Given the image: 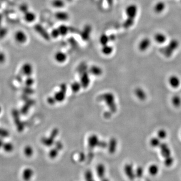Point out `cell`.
<instances>
[{
  "instance_id": "obj_19",
  "label": "cell",
  "mask_w": 181,
  "mask_h": 181,
  "mask_svg": "<svg viewBox=\"0 0 181 181\" xmlns=\"http://www.w3.org/2000/svg\"><path fill=\"white\" fill-rule=\"evenodd\" d=\"M166 8V4L163 2L159 1L154 7V11L158 14L162 12Z\"/></svg>"
},
{
  "instance_id": "obj_41",
  "label": "cell",
  "mask_w": 181,
  "mask_h": 181,
  "mask_svg": "<svg viewBox=\"0 0 181 181\" xmlns=\"http://www.w3.org/2000/svg\"><path fill=\"white\" fill-rule=\"evenodd\" d=\"M1 112H2L1 107L0 106V114H1Z\"/></svg>"
},
{
  "instance_id": "obj_33",
  "label": "cell",
  "mask_w": 181,
  "mask_h": 181,
  "mask_svg": "<svg viewBox=\"0 0 181 181\" xmlns=\"http://www.w3.org/2000/svg\"><path fill=\"white\" fill-rule=\"evenodd\" d=\"M8 132L7 131V130H3L2 128H0V138H7L8 136Z\"/></svg>"
},
{
  "instance_id": "obj_16",
  "label": "cell",
  "mask_w": 181,
  "mask_h": 181,
  "mask_svg": "<svg viewBox=\"0 0 181 181\" xmlns=\"http://www.w3.org/2000/svg\"><path fill=\"white\" fill-rule=\"evenodd\" d=\"M34 175V172L30 168H26L23 171L22 178L25 181H29Z\"/></svg>"
},
{
  "instance_id": "obj_21",
  "label": "cell",
  "mask_w": 181,
  "mask_h": 181,
  "mask_svg": "<svg viewBox=\"0 0 181 181\" xmlns=\"http://www.w3.org/2000/svg\"><path fill=\"white\" fill-rule=\"evenodd\" d=\"M110 41V39L109 36L107 35L105 33L101 34L100 36L99 39L100 44V45H101V46H103V45L109 44Z\"/></svg>"
},
{
  "instance_id": "obj_39",
  "label": "cell",
  "mask_w": 181,
  "mask_h": 181,
  "mask_svg": "<svg viewBox=\"0 0 181 181\" xmlns=\"http://www.w3.org/2000/svg\"><path fill=\"white\" fill-rule=\"evenodd\" d=\"M4 142H3V139L2 138H0V148L3 147V144H4Z\"/></svg>"
},
{
  "instance_id": "obj_12",
  "label": "cell",
  "mask_w": 181,
  "mask_h": 181,
  "mask_svg": "<svg viewBox=\"0 0 181 181\" xmlns=\"http://www.w3.org/2000/svg\"><path fill=\"white\" fill-rule=\"evenodd\" d=\"M21 72L24 76H30L33 72L32 65L30 63H25L21 67Z\"/></svg>"
},
{
  "instance_id": "obj_35",
  "label": "cell",
  "mask_w": 181,
  "mask_h": 181,
  "mask_svg": "<svg viewBox=\"0 0 181 181\" xmlns=\"http://www.w3.org/2000/svg\"><path fill=\"white\" fill-rule=\"evenodd\" d=\"M6 60V56L4 52L0 51V64H2L4 63Z\"/></svg>"
},
{
  "instance_id": "obj_22",
  "label": "cell",
  "mask_w": 181,
  "mask_h": 181,
  "mask_svg": "<svg viewBox=\"0 0 181 181\" xmlns=\"http://www.w3.org/2000/svg\"><path fill=\"white\" fill-rule=\"evenodd\" d=\"M171 102L175 107H179L181 105V98L180 96L175 95L172 97Z\"/></svg>"
},
{
  "instance_id": "obj_23",
  "label": "cell",
  "mask_w": 181,
  "mask_h": 181,
  "mask_svg": "<svg viewBox=\"0 0 181 181\" xmlns=\"http://www.w3.org/2000/svg\"><path fill=\"white\" fill-rule=\"evenodd\" d=\"M85 181H96L93 173L90 170H88L84 174Z\"/></svg>"
},
{
  "instance_id": "obj_38",
  "label": "cell",
  "mask_w": 181,
  "mask_h": 181,
  "mask_svg": "<svg viewBox=\"0 0 181 181\" xmlns=\"http://www.w3.org/2000/svg\"><path fill=\"white\" fill-rule=\"evenodd\" d=\"M99 180L100 181H110V180H109V178H108L107 176L103 177L102 178L100 179Z\"/></svg>"
},
{
  "instance_id": "obj_17",
  "label": "cell",
  "mask_w": 181,
  "mask_h": 181,
  "mask_svg": "<svg viewBox=\"0 0 181 181\" xmlns=\"http://www.w3.org/2000/svg\"><path fill=\"white\" fill-rule=\"evenodd\" d=\"M155 41L158 44H163L167 41V37L165 34L162 33H157L154 35Z\"/></svg>"
},
{
  "instance_id": "obj_3",
  "label": "cell",
  "mask_w": 181,
  "mask_h": 181,
  "mask_svg": "<svg viewBox=\"0 0 181 181\" xmlns=\"http://www.w3.org/2000/svg\"><path fill=\"white\" fill-rule=\"evenodd\" d=\"M123 172L130 181H134L136 178V171L132 163H126L123 167Z\"/></svg>"
},
{
  "instance_id": "obj_8",
  "label": "cell",
  "mask_w": 181,
  "mask_h": 181,
  "mask_svg": "<svg viewBox=\"0 0 181 181\" xmlns=\"http://www.w3.org/2000/svg\"><path fill=\"white\" fill-rule=\"evenodd\" d=\"M169 83L173 88H178L181 84V80L176 75H172L169 78Z\"/></svg>"
},
{
  "instance_id": "obj_7",
  "label": "cell",
  "mask_w": 181,
  "mask_h": 181,
  "mask_svg": "<svg viewBox=\"0 0 181 181\" xmlns=\"http://www.w3.org/2000/svg\"><path fill=\"white\" fill-rule=\"evenodd\" d=\"M151 44V41L150 39L147 37H146L140 40L138 44V49L140 51L143 52L149 49Z\"/></svg>"
},
{
  "instance_id": "obj_4",
  "label": "cell",
  "mask_w": 181,
  "mask_h": 181,
  "mask_svg": "<svg viewBox=\"0 0 181 181\" xmlns=\"http://www.w3.org/2000/svg\"><path fill=\"white\" fill-rule=\"evenodd\" d=\"M34 30L42 38L46 40L47 41H49L51 40V34H49L46 29L39 24H36L34 27Z\"/></svg>"
},
{
  "instance_id": "obj_18",
  "label": "cell",
  "mask_w": 181,
  "mask_h": 181,
  "mask_svg": "<svg viewBox=\"0 0 181 181\" xmlns=\"http://www.w3.org/2000/svg\"><path fill=\"white\" fill-rule=\"evenodd\" d=\"M135 94L136 95V97L142 101H144L147 98V95L146 92L140 88H136V90H135Z\"/></svg>"
},
{
  "instance_id": "obj_28",
  "label": "cell",
  "mask_w": 181,
  "mask_h": 181,
  "mask_svg": "<svg viewBox=\"0 0 181 181\" xmlns=\"http://www.w3.org/2000/svg\"><path fill=\"white\" fill-rule=\"evenodd\" d=\"M24 154L26 157H31L33 154V150L30 146H27L24 149Z\"/></svg>"
},
{
  "instance_id": "obj_25",
  "label": "cell",
  "mask_w": 181,
  "mask_h": 181,
  "mask_svg": "<svg viewBox=\"0 0 181 181\" xmlns=\"http://www.w3.org/2000/svg\"><path fill=\"white\" fill-rule=\"evenodd\" d=\"M57 28L59 29L61 36L66 35L69 32V28L65 25H61L60 26H59Z\"/></svg>"
},
{
  "instance_id": "obj_43",
  "label": "cell",
  "mask_w": 181,
  "mask_h": 181,
  "mask_svg": "<svg viewBox=\"0 0 181 181\" xmlns=\"http://www.w3.org/2000/svg\"></svg>"
},
{
  "instance_id": "obj_37",
  "label": "cell",
  "mask_w": 181,
  "mask_h": 181,
  "mask_svg": "<svg viewBox=\"0 0 181 181\" xmlns=\"http://www.w3.org/2000/svg\"><path fill=\"white\" fill-rule=\"evenodd\" d=\"M33 79H32L31 78H30L29 76H28V78L26 79V80H25V84H26V86H31L32 84H33Z\"/></svg>"
},
{
  "instance_id": "obj_1",
  "label": "cell",
  "mask_w": 181,
  "mask_h": 181,
  "mask_svg": "<svg viewBox=\"0 0 181 181\" xmlns=\"http://www.w3.org/2000/svg\"><path fill=\"white\" fill-rule=\"evenodd\" d=\"M138 8L136 5L132 4L127 6L125 10V19L123 22V27L125 29L130 28L134 26L135 23V19L138 15Z\"/></svg>"
},
{
  "instance_id": "obj_10",
  "label": "cell",
  "mask_w": 181,
  "mask_h": 181,
  "mask_svg": "<svg viewBox=\"0 0 181 181\" xmlns=\"http://www.w3.org/2000/svg\"><path fill=\"white\" fill-rule=\"evenodd\" d=\"M96 175L99 179L106 176V168L105 165L100 163L96 167Z\"/></svg>"
},
{
  "instance_id": "obj_11",
  "label": "cell",
  "mask_w": 181,
  "mask_h": 181,
  "mask_svg": "<svg viewBox=\"0 0 181 181\" xmlns=\"http://www.w3.org/2000/svg\"><path fill=\"white\" fill-rule=\"evenodd\" d=\"M24 19L26 22L31 23L34 22L36 19V15L32 11L29 10L27 12L24 13Z\"/></svg>"
},
{
  "instance_id": "obj_27",
  "label": "cell",
  "mask_w": 181,
  "mask_h": 181,
  "mask_svg": "<svg viewBox=\"0 0 181 181\" xmlns=\"http://www.w3.org/2000/svg\"><path fill=\"white\" fill-rule=\"evenodd\" d=\"M2 148L6 152L10 153L13 150L14 147L13 144L11 143V142H5L3 144Z\"/></svg>"
},
{
  "instance_id": "obj_34",
  "label": "cell",
  "mask_w": 181,
  "mask_h": 181,
  "mask_svg": "<svg viewBox=\"0 0 181 181\" xmlns=\"http://www.w3.org/2000/svg\"><path fill=\"white\" fill-rule=\"evenodd\" d=\"M136 178H140L143 175V169L142 167H138L136 170Z\"/></svg>"
},
{
  "instance_id": "obj_36",
  "label": "cell",
  "mask_w": 181,
  "mask_h": 181,
  "mask_svg": "<svg viewBox=\"0 0 181 181\" xmlns=\"http://www.w3.org/2000/svg\"><path fill=\"white\" fill-rule=\"evenodd\" d=\"M7 30L6 28L0 27V37H4L6 34H7Z\"/></svg>"
},
{
  "instance_id": "obj_14",
  "label": "cell",
  "mask_w": 181,
  "mask_h": 181,
  "mask_svg": "<svg viewBox=\"0 0 181 181\" xmlns=\"http://www.w3.org/2000/svg\"><path fill=\"white\" fill-rule=\"evenodd\" d=\"M91 27L90 25H87L84 27L83 30L81 32V37L84 41H88L90 37L91 32Z\"/></svg>"
},
{
  "instance_id": "obj_31",
  "label": "cell",
  "mask_w": 181,
  "mask_h": 181,
  "mask_svg": "<svg viewBox=\"0 0 181 181\" xmlns=\"http://www.w3.org/2000/svg\"><path fill=\"white\" fill-rule=\"evenodd\" d=\"M50 34H51V37L54 38V39H56V38H57L60 36V33L57 28L53 29Z\"/></svg>"
},
{
  "instance_id": "obj_5",
  "label": "cell",
  "mask_w": 181,
  "mask_h": 181,
  "mask_svg": "<svg viewBox=\"0 0 181 181\" xmlns=\"http://www.w3.org/2000/svg\"><path fill=\"white\" fill-rule=\"evenodd\" d=\"M158 147H159L161 155L163 159L172 156L171 150L166 143L161 142Z\"/></svg>"
},
{
  "instance_id": "obj_29",
  "label": "cell",
  "mask_w": 181,
  "mask_h": 181,
  "mask_svg": "<svg viewBox=\"0 0 181 181\" xmlns=\"http://www.w3.org/2000/svg\"><path fill=\"white\" fill-rule=\"evenodd\" d=\"M52 5L55 8H63L64 6V2L62 0H54L52 2Z\"/></svg>"
},
{
  "instance_id": "obj_30",
  "label": "cell",
  "mask_w": 181,
  "mask_h": 181,
  "mask_svg": "<svg viewBox=\"0 0 181 181\" xmlns=\"http://www.w3.org/2000/svg\"><path fill=\"white\" fill-rule=\"evenodd\" d=\"M158 138L160 139H165L167 136V132L166 130L163 129H161L158 131Z\"/></svg>"
},
{
  "instance_id": "obj_20",
  "label": "cell",
  "mask_w": 181,
  "mask_h": 181,
  "mask_svg": "<svg viewBox=\"0 0 181 181\" xmlns=\"http://www.w3.org/2000/svg\"><path fill=\"white\" fill-rule=\"evenodd\" d=\"M113 47H112L109 44H108L106 45L102 46L101 52L105 56H109L113 52Z\"/></svg>"
},
{
  "instance_id": "obj_2",
  "label": "cell",
  "mask_w": 181,
  "mask_h": 181,
  "mask_svg": "<svg viewBox=\"0 0 181 181\" xmlns=\"http://www.w3.org/2000/svg\"><path fill=\"white\" fill-rule=\"evenodd\" d=\"M179 47V42L177 39H174L171 40L167 46L161 48L160 52L165 57L169 58L173 55L175 51Z\"/></svg>"
},
{
  "instance_id": "obj_9",
  "label": "cell",
  "mask_w": 181,
  "mask_h": 181,
  "mask_svg": "<svg viewBox=\"0 0 181 181\" xmlns=\"http://www.w3.org/2000/svg\"><path fill=\"white\" fill-rule=\"evenodd\" d=\"M147 172L150 176L156 177L159 173V167L155 163H152L147 168Z\"/></svg>"
},
{
  "instance_id": "obj_42",
  "label": "cell",
  "mask_w": 181,
  "mask_h": 181,
  "mask_svg": "<svg viewBox=\"0 0 181 181\" xmlns=\"http://www.w3.org/2000/svg\"><path fill=\"white\" fill-rule=\"evenodd\" d=\"M0 51H1V50H0Z\"/></svg>"
},
{
  "instance_id": "obj_13",
  "label": "cell",
  "mask_w": 181,
  "mask_h": 181,
  "mask_svg": "<svg viewBox=\"0 0 181 181\" xmlns=\"http://www.w3.org/2000/svg\"><path fill=\"white\" fill-rule=\"evenodd\" d=\"M55 17L56 19L61 21H67L69 19V14L65 11H59L55 14Z\"/></svg>"
},
{
  "instance_id": "obj_32",
  "label": "cell",
  "mask_w": 181,
  "mask_h": 181,
  "mask_svg": "<svg viewBox=\"0 0 181 181\" xmlns=\"http://www.w3.org/2000/svg\"><path fill=\"white\" fill-rule=\"evenodd\" d=\"M19 9L20 10L21 12L24 14V13H25L27 12L29 10V9L28 5L26 3L22 4H21V5L20 6Z\"/></svg>"
},
{
  "instance_id": "obj_26",
  "label": "cell",
  "mask_w": 181,
  "mask_h": 181,
  "mask_svg": "<svg viewBox=\"0 0 181 181\" xmlns=\"http://www.w3.org/2000/svg\"><path fill=\"white\" fill-rule=\"evenodd\" d=\"M150 145L154 148L158 147L161 144V142L160 139L158 138H153L150 140Z\"/></svg>"
},
{
  "instance_id": "obj_15",
  "label": "cell",
  "mask_w": 181,
  "mask_h": 181,
  "mask_svg": "<svg viewBox=\"0 0 181 181\" xmlns=\"http://www.w3.org/2000/svg\"><path fill=\"white\" fill-rule=\"evenodd\" d=\"M54 57H55V60L56 61H57V63H64L67 60V56L64 52L58 51L56 52Z\"/></svg>"
},
{
  "instance_id": "obj_40",
  "label": "cell",
  "mask_w": 181,
  "mask_h": 181,
  "mask_svg": "<svg viewBox=\"0 0 181 181\" xmlns=\"http://www.w3.org/2000/svg\"><path fill=\"white\" fill-rule=\"evenodd\" d=\"M2 21V16L1 15H0V27H1Z\"/></svg>"
},
{
  "instance_id": "obj_6",
  "label": "cell",
  "mask_w": 181,
  "mask_h": 181,
  "mask_svg": "<svg viewBox=\"0 0 181 181\" xmlns=\"http://www.w3.org/2000/svg\"><path fill=\"white\" fill-rule=\"evenodd\" d=\"M15 41L20 44H24L28 40L27 35L22 30H18L14 35Z\"/></svg>"
},
{
  "instance_id": "obj_24",
  "label": "cell",
  "mask_w": 181,
  "mask_h": 181,
  "mask_svg": "<svg viewBox=\"0 0 181 181\" xmlns=\"http://www.w3.org/2000/svg\"><path fill=\"white\" fill-rule=\"evenodd\" d=\"M174 158H173L172 156L168 157V158L163 159V165L166 167H171L174 165Z\"/></svg>"
}]
</instances>
